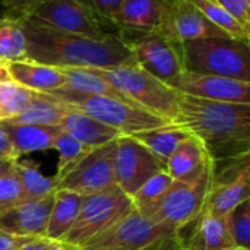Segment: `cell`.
I'll use <instances>...</instances> for the list:
<instances>
[{
    "label": "cell",
    "instance_id": "6da1fadb",
    "mask_svg": "<svg viewBox=\"0 0 250 250\" xmlns=\"http://www.w3.org/2000/svg\"><path fill=\"white\" fill-rule=\"evenodd\" d=\"M19 19L26 35V59L78 69H111L136 63L123 35L111 34L103 40H94L54 29L32 18Z\"/></svg>",
    "mask_w": 250,
    "mask_h": 250
},
{
    "label": "cell",
    "instance_id": "7a4b0ae2",
    "mask_svg": "<svg viewBox=\"0 0 250 250\" xmlns=\"http://www.w3.org/2000/svg\"><path fill=\"white\" fill-rule=\"evenodd\" d=\"M174 123L196 136L215 164L249 157L250 104L180 94Z\"/></svg>",
    "mask_w": 250,
    "mask_h": 250
},
{
    "label": "cell",
    "instance_id": "3957f363",
    "mask_svg": "<svg viewBox=\"0 0 250 250\" xmlns=\"http://www.w3.org/2000/svg\"><path fill=\"white\" fill-rule=\"evenodd\" d=\"M185 70L250 82L249 44L230 38H199L180 44Z\"/></svg>",
    "mask_w": 250,
    "mask_h": 250
},
{
    "label": "cell",
    "instance_id": "277c9868",
    "mask_svg": "<svg viewBox=\"0 0 250 250\" xmlns=\"http://www.w3.org/2000/svg\"><path fill=\"white\" fill-rule=\"evenodd\" d=\"M88 70L105 79L138 107L160 116L170 123H174L177 117L180 92L168 86L166 82L157 79L136 63L111 69Z\"/></svg>",
    "mask_w": 250,
    "mask_h": 250
},
{
    "label": "cell",
    "instance_id": "5b68a950",
    "mask_svg": "<svg viewBox=\"0 0 250 250\" xmlns=\"http://www.w3.org/2000/svg\"><path fill=\"white\" fill-rule=\"evenodd\" d=\"M50 95L56 97L57 100L73 108L83 111L85 114L107 125L108 127H113L122 136H132L135 133L161 127L170 123L168 120L155 116L144 108L107 97L73 92L64 88L56 89L50 92Z\"/></svg>",
    "mask_w": 250,
    "mask_h": 250
},
{
    "label": "cell",
    "instance_id": "8992f818",
    "mask_svg": "<svg viewBox=\"0 0 250 250\" xmlns=\"http://www.w3.org/2000/svg\"><path fill=\"white\" fill-rule=\"evenodd\" d=\"M132 209L130 198L116 185L107 190L86 195L82 198L78 217L63 242L82 248Z\"/></svg>",
    "mask_w": 250,
    "mask_h": 250
},
{
    "label": "cell",
    "instance_id": "52a82bcc",
    "mask_svg": "<svg viewBox=\"0 0 250 250\" xmlns=\"http://www.w3.org/2000/svg\"><path fill=\"white\" fill-rule=\"evenodd\" d=\"M116 141L85 149L73 163L57 171V189L86 196L114 186Z\"/></svg>",
    "mask_w": 250,
    "mask_h": 250
},
{
    "label": "cell",
    "instance_id": "ba28073f",
    "mask_svg": "<svg viewBox=\"0 0 250 250\" xmlns=\"http://www.w3.org/2000/svg\"><path fill=\"white\" fill-rule=\"evenodd\" d=\"M212 177L214 160L196 180L189 183L173 180L161 208L151 220L168 231L180 233L182 229L195 221L204 211Z\"/></svg>",
    "mask_w": 250,
    "mask_h": 250
},
{
    "label": "cell",
    "instance_id": "9c48e42d",
    "mask_svg": "<svg viewBox=\"0 0 250 250\" xmlns=\"http://www.w3.org/2000/svg\"><path fill=\"white\" fill-rule=\"evenodd\" d=\"M179 233L155 224L152 220L142 217L135 209L122 217L105 231L83 245L81 250H142L154 243Z\"/></svg>",
    "mask_w": 250,
    "mask_h": 250
},
{
    "label": "cell",
    "instance_id": "30bf717a",
    "mask_svg": "<svg viewBox=\"0 0 250 250\" xmlns=\"http://www.w3.org/2000/svg\"><path fill=\"white\" fill-rule=\"evenodd\" d=\"M28 18L63 32L78 34L94 40H103L111 35L104 28L105 22L82 0H42Z\"/></svg>",
    "mask_w": 250,
    "mask_h": 250
},
{
    "label": "cell",
    "instance_id": "8fae6325",
    "mask_svg": "<svg viewBox=\"0 0 250 250\" xmlns=\"http://www.w3.org/2000/svg\"><path fill=\"white\" fill-rule=\"evenodd\" d=\"M116 142L114 185L130 198L148 179L166 170V164L132 136H119Z\"/></svg>",
    "mask_w": 250,
    "mask_h": 250
},
{
    "label": "cell",
    "instance_id": "7c38bea8",
    "mask_svg": "<svg viewBox=\"0 0 250 250\" xmlns=\"http://www.w3.org/2000/svg\"><path fill=\"white\" fill-rule=\"evenodd\" d=\"M127 44L136 64L166 83L185 72L180 45L157 32L136 35Z\"/></svg>",
    "mask_w": 250,
    "mask_h": 250
},
{
    "label": "cell",
    "instance_id": "4fadbf2b",
    "mask_svg": "<svg viewBox=\"0 0 250 250\" xmlns=\"http://www.w3.org/2000/svg\"><path fill=\"white\" fill-rule=\"evenodd\" d=\"M249 157L231 160L229 167L221 171L214 166V177L204 211L214 217H227L239 204L249 199Z\"/></svg>",
    "mask_w": 250,
    "mask_h": 250
},
{
    "label": "cell",
    "instance_id": "5bb4252c",
    "mask_svg": "<svg viewBox=\"0 0 250 250\" xmlns=\"http://www.w3.org/2000/svg\"><path fill=\"white\" fill-rule=\"evenodd\" d=\"M157 34L179 45L199 38L229 37L190 0H167L166 13Z\"/></svg>",
    "mask_w": 250,
    "mask_h": 250
},
{
    "label": "cell",
    "instance_id": "9a60e30c",
    "mask_svg": "<svg viewBox=\"0 0 250 250\" xmlns=\"http://www.w3.org/2000/svg\"><path fill=\"white\" fill-rule=\"evenodd\" d=\"M180 94L196 98L250 104V82L185 70L167 83Z\"/></svg>",
    "mask_w": 250,
    "mask_h": 250
},
{
    "label": "cell",
    "instance_id": "2e32d148",
    "mask_svg": "<svg viewBox=\"0 0 250 250\" xmlns=\"http://www.w3.org/2000/svg\"><path fill=\"white\" fill-rule=\"evenodd\" d=\"M54 193L21 202L0 212V231L21 237H44Z\"/></svg>",
    "mask_w": 250,
    "mask_h": 250
},
{
    "label": "cell",
    "instance_id": "e0dca14e",
    "mask_svg": "<svg viewBox=\"0 0 250 250\" xmlns=\"http://www.w3.org/2000/svg\"><path fill=\"white\" fill-rule=\"evenodd\" d=\"M167 7V0H123L111 25L120 32L144 35L157 32Z\"/></svg>",
    "mask_w": 250,
    "mask_h": 250
},
{
    "label": "cell",
    "instance_id": "ac0fdd59",
    "mask_svg": "<svg viewBox=\"0 0 250 250\" xmlns=\"http://www.w3.org/2000/svg\"><path fill=\"white\" fill-rule=\"evenodd\" d=\"M212 161L204 144L189 133L179 142L166 163V171L174 182L189 183L196 180Z\"/></svg>",
    "mask_w": 250,
    "mask_h": 250
},
{
    "label": "cell",
    "instance_id": "d6986e66",
    "mask_svg": "<svg viewBox=\"0 0 250 250\" xmlns=\"http://www.w3.org/2000/svg\"><path fill=\"white\" fill-rule=\"evenodd\" d=\"M9 76L13 82L34 91L50 94L66 83V75L62 67L40 63L31 59L7 62Z\"/></svg>",
    "mask_w": 250,
    "mask_h": 250
},
{
    "label": "cell",
    "instance_id": "ffe728a7",
    "mask_svg": "<svg viewBox=\"0 0 250 250\" xmlns=\"http://www.w3.org/2000/svg\"><path fill=\"white\" fill-rule=\"evenodd\" d=\"M59 126L63 132L75 138L85 148H95L107 142L116 141L119 136H122L113 127H108L107 125L70 105Z\"/></svg>",
    "mask_w": 250,
    "mask_h": 250
},
{
    "label": "cell",
    "instance_id": "44dd1931",
    "mask_svg": "<svg viewBox=\"0 0 250 250\" xmlns=\"http://www.w3.org/2000/svg\"><path fill=\"white\" fill-rule=\"evenodd\" d=\"M0 125L6 130L18 157L34 151L53 148L57 135L62 132L60 126H41L12 122H0Z\"/></svg>",
    "mask_w": 250,
    "mask_h": 250
},
{
    "label": "cell",
    "instance_id": "7402d4cb",
    "mask_svg": "<svg viewBox=\"0 0 250 250\" xmlns=\"http://www.w3.org/2000/svg\"><path fill=\"white\" fill-rule=\"evenodd\" d=\"M82 198V195L64 189H57L54 192V201L44 234L45 239L51 242H63L78 217Z\"/></svg>",
    "mask_w": 250,
    "mask_h": 250
},
{
    "label": "cell",
    "instance_id": "603a6c76",
    "mask_svg": "<svg viewBox=\"0 0 250 250\" xmlns=\"http://www.w3.org/2000/svg\"><path fill=\"white\" fill-rule=\"evenodd\" d=\"M196 221V230L186 248L192 250H223L234 248L226 217H214L202 211Z\"/></svg>",
    "mask_w": 250,
    "mask_h": 250
},
{
    "label": "cell",
    "instance_id": "cb8c5ba5",
    "mask_svg": "<svg viewBox=\"0 0 250 250\" xmlns=\"http://www.w3.org/2000/svg\"><path fill=\"white\" fill-rule=\"evenodd\" d=\"M62 69L66 75V83L63 86L64 89L81 92V94H88V95L107 97V98H113V100L138 107L126 95H123L119 89H116L111 83H108L105 79H103L97 73L88 69H78V67H62Z\"/></svg>",
    "mask_w": 250,
    "mask_h": 250
},
{
    "label": "cell",
    "instance_id": "d4e9b609",
    "mask_svg": "<svg viewBox=\"0 0 250 250\" xmlns=\"http://www.w3.org/2000/svg\"><path fill=\"white\" fill-rule=\"evenodd\" d=\"M69 105L57 100L50 94L37 92L31 104L18 116L10 120L12 123H25V125H41V126H59L63 116L66 114Z\"/></svg>",
    "mask_w": 250,
    "mask_h": 250
},
{
    "label": "cell",
    "instance_id": "484cf974",
    "mask_svg": "<svg viewBox=\"0 0 250 250\" xmlns=\"http://www.w3.org/2000/svg\"><path fill=\"white\" fill-rule=\"evenodd\" d=\"M171 185L173 179L166 170L154 174L130 196L133 209L142 217L151 220L161 208Z\"/></svg>",
    "mask_w": 250,
    "mask_h": 250
},
{
    "label": "cell",
    "instance_id": "4316f807",
    "mask_svg": "<svg viewBox=\"0 0 250 250\" xmlns=\"http://www.w3.org/2000/svg\"><path fill=\"white\" fill-rule=\"evenodd\" d=\"M189 135L186 129L176 123H168L161 127L144 130L139 133L132 135L136 141H139L144 146H146L163 164L167 163L168 157L174 151V148L179 145L182 139H185Z\"/></svg>",
    "mask_w": 250,
    "mask_h": 250
},
{
    "label": "cell",
    "instance_id": "83f0119b",
    "mask_svg": "<svg viewBox=\"0 0 250 250\" xmlns=\"http://www.w3.org/2000/svg\"><path fill=\"white\" fill-rule=\"evenodd\" d=\"M13 174L18 177L22 189V202L40 199L57 190V176L47 177L41 174L31 163H15Z\"/></svg>",
    "mask_w": 250,
    "mask_h": 250
},
{
    "label": "cell",
    "instance_id": "f1b7e54d",
    "mask_svg": "<svg viewBox=\"0 0 250 250\" xmlns=\"http://www.w3.org/2000/svg\"><path fill=\"white\" fill-rule=\"evenodd\" d=\"M26 35L19 18L0 16V60L16 62L26 59Z\"/></svg>",
    "mask_w": 250,
    "mask_h": 250
},
{
    "label": "cell",
    "instance_id": "f546056e",
    "mask_svg": "<svg viewBox=\"0 0 250 250\" xmlns=\"http://www.w3.org/2000/svg\"><path fill=\"white\" fill-rule=\"evenodd\" d=\"M217 28L224 31L229 37L248 42L250 41V31L236 21L226 9H223L215 0H190Z\"/></svg>",
    "mask_w": 250,
    "mask_h": 250
},
{
    "label": "cell",
    "instance_id": "4dcf8cb0",
    "mask_svg": "<svg viewBox=\"0 0 250 250\" xmlns=\"http://www.w3.org/2000/svg\"><path fill=\"white\" fill-rule=\"evenodd\" d=\"M37 92L10 81L0 82V122L21 114L34 100Z\"/></svg>",
    "mask_w": 250,
    "mask_h": 250
},
{
    "label": "cell",
    "instance_id": "1f68e13d",
    "mask_svg": "<svg viewBox=\"0 0 250 250\" xmlns=\"http://www.w3.org/2000/svg\"><path fill=\"white\" fill-rule=\"evenodd\" d=\"M226 218L234 248L250 250V199L239 204Z\"/></svg>",
    "mask_w": 250,
    "mask_h": 250
},
{
    "label": "cell",
    "instance_id": "d6a6232c",
    "mask_svg": "<svg viewBox=\"0 0 250 250\" xmlns=\"http://www.w3.org/2000/svg\"><path fill=\"white\" fill-rule=\"evenodd\" d=\"M53 148L57 149L60 160H59V171L63 170L64 167H67L70 163H73L85 149L83 145H81L75 138H72L70 135H67L66 132H60L53 144Z\"/></svg>",
    "mask_w": 250,
    "mask_h": 250
},
{
    "label": "cell",
    "instance_id": "836d02e7",
    "mask_svg": "<svg viewBox=\"0 0 250 250\" xmlns=\"http://www.w3.org/2000/svg\"><path fill=\"white\" fill-rule=\"evenodd\" d=\"M22 202V189L15 174L0 177V212Z\"/></svg>",
    "mask_w": 250,
    "mask_h": 250
},
{
    "label": "cell",
    "instance_id": "e575fe53",
    "mask_svg": "<svg viewBox=\"0 0 250 250\" xmlns=\"http://www.w3.org/2000/svg\"><path fill=\"white\" fill-rule=\"evenodd\" d=\"M226 9L242 26L250 31V3L249 0H215Z\"/></svg>",
    "mask_w": 250,
    "mask_h": 250
},
{
    "label": "cell",
    "instance_id": "d590c367",
    "mask_svg": "<svg viewBox=\"0 0 250 250\" xmlns=\"http://www.w3.org/2000/svg\"><path fill=\"white\" fill-rule=\"evenodd\" d=\"M6 13L13 18H28L42 3V0H0Z\"/></svg>",
    "mask_w": 250,
    "mask_h": 250
},
{
    "label": "cell",
    "instance_id": "8d00e7d4",
    "mask_svg": "<svg viewBox=\"0 0 250 250\" xmlns=\"http://www.w3.org/2000/svg\"><path fill=\"white\" fill-rule=\"evenodd\" d=\"M105 23H111L123 0H82Z\"/></svg>",
    "mask_w": 250,
    "mask_h": 250
},
{
    "label": "cell",
    "instance_id": "74e56055",
    "mask_svg": "<svg viewBox=\"0 0 250 250\" xmlns=\"http://www.w3.org/2000/svg\"><path fill=\"white\" fill-rule=\"evenodd\" d=\"M37 237H21V236H12L7 233L0 231V250H18L23 245L31 242Z\"/></svg>",
    "mask_w": 250,
    "mask_h": 250
},
{
    "label": "cell",
    "instance_id": "f35d334b",
    "mask_svg": "<svg viewBox=\"0 0 250 250\" xmlns=\"http://www.w3.org/2000/svg\"><path fill=\"white\" fill-rule=\"evenodd\" d=\"M18 158L19 157L10 142L6 130L0 125V160H18Z\"/></svg>",
    "mask_w": 250,
    "mask_h": 250
},
{
    "label": "cell",
    "instance_id": "ab89813d",
    "mask_svg": "<svg viewBox=\"0 0 250 250\" xmlns=\"http://www.w3.org/2000/svg\"><path fill=\"white\" fill-rule=\"evenodd\" d=\"M51 243L53 242L45 239V237H37V239H32L31 242H28L26 245H23L21 249L18 250H50Z\"/></svg>",
    "mask_w": 250,
    "mask_h": 250
},
{
    "label": "cell",
    "instance_id": "60d3db41",
    "mask_svg": "<svg viewBox=\"0 0 250 250\" xmlns=\"http://www.w3.org/2000/svg\"><path fill=\"white\" fill-rule=\"evenodd\" d=\"M18 160H0V177L13 174V167Z\"/></svg>",
    "mask_w": 250,
    "mask_h": 250
},
{
    "label": "cell",
    "instance_id": "b9f144b4",
    "mask_svg": "<svg viewBox=\"0 0 250 250\" xmlns=\"http://www.w3.org/2000/svg\"><path fill=\"white\" fill-rule=\"evenodd\" d=\"M50 250H81L79 248L70 245V243H66V242H53L51 243V248Z\"/></svg>",
    "mask_w": 250,
    "mask_h": 250
},
{
    "label": "cell",
    "instance_id": "7bdbcfd3",
    "mask_svg": "<svg viewBox=\"0 0 250 250\" xmlns=\"http://www.w3.org/2000/svg\"><path fill=\"white\" fill-rule=\"evenodd\" d=\"M1 81H10L9 70H7V62L0 60V82Z\"/></svg>",
    "mask_w": 250,
    "mask_h": 250
},
{
    "label": "cell",
    "instance_id": "ee69618b",
    "mask_svg": "<svg viewBox=\"0 0 250 250\" xmlns=\"http://www.w3.org/2000/svg\"><path fill=\"white\" fill-rule=\"evenodd\" d=\"M7 13H6V10H4V7H3V4H1V1H0V16H6Z\"/></svg>",
    "mask_w": 250,
    "mask_h": 250
},
{
    "label": "cell",
    "instance_id": "f6af8a7d",
    "mask_svg": "<svg viewBox=\"0 0 250 250\" xmlns=\"http://www.w3.org/2000/svg\"><path fill=\"white\" fill-rule=\"evenodd\" d=\"M223 250H246V249H242V248H229V249H223Z\"/></svg>",
    "mask_w": 250,
    "mask_h": 250
},
{
    "label": "cell",
    "instance_id": "bcb514c9",
    "mask_svg": "<svg viewBox=\"0 0 250 250\" xmlns=\"http://www.w3.org/2000/svg\"><path fill=\"white\" fill-rule=\"evenodd\" d=\"M182 250H192V249H190V248H186V246H185V248H183Z\"/></svg>",
    "mask_w": 250,
    "mask_h": 250
}]
</instances>
